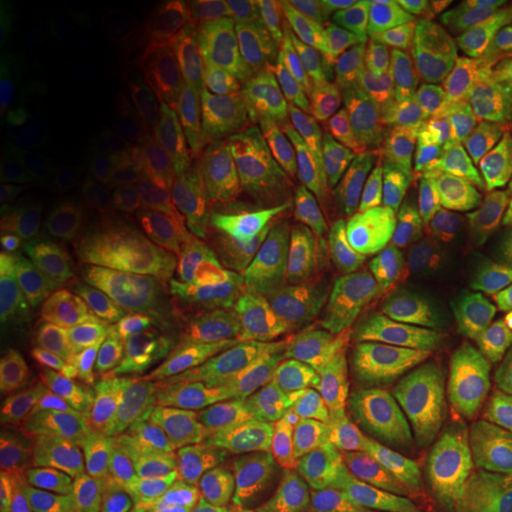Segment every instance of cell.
Returning a JSON list of instances; mask_svg holds the SVG:
<instances>
[{"instance_id":"6da1fadb","label":"cell","mask_w":512,"mask_h":512,"mask_svg":"<svg viewBox=\"0 0 512 512\" xmlns=\"http://www.w3.org/2000/svg\"><path fill=\"white\" fill-rule=\"evenodd\" d=\"M347 162L358 200L387 228L396 249L441 278L463 202L427 107L363 117Z\"/></svg>"},{"instance_id":"7a4b0ae2","label":"cell","mask_w":512,"mask_h":512,"mask_svg":"<svg viewBox=\"0 0 512 512\" xmlns=\"http://www.w3.org/2000/svg\"><path fill=\"white\" fill-rule=\"evenodd\" d=\"M475 55L470 5L458 0L401 5L375 29L356 62L354 88L363 117L427 107Z\"/></svg>"},{"instance_id":"3957f363","label":"cell","mask_w":512,"mask_h":512,"mask_svg":"<svg viewBox=\"0 0 512 512\" xmlns=\"http://www.w3.org/2000/svg\"><path fill=\"white\" fill-rule=\"evenodd\" d=\"M382 337L430 399L441 439L477 420L484 394L444 283L408 254H401V297Z\"/></svg>"},{"instance_id":"277c9868","label":"cell","mask_w":512,"mask_h":512,"mask_svg":"<svg viewBox=\"0 0 512 512\" xmlns=\"http://www.w3.org/2000/svg\"><path fill=\"white\" fill-rule=\"evenodd\" d=\"M434 131L465 209L498 233L510 221V152L494 100L491 62L475 55L427 105Z\"/></svg>"},{"instance_id":"5b68a950","label":"cell","mask_w":512,"mask_h":512,"mask_svg":"<svg viewBox=\"0 0 512 512\" xmlns=\"http://www.w3.org/2000/svg\"><path fill=\"white\" fill-rule=\"evenodd\" d=\"M441 283L482 394L503 392L512 368V335L505 316L501 233L465 207L448 240Z\"/></svg>"},{"instance_id":"8992f818","label":"cell","mask_w":512,"mask_h":512,"mask_svg":"<svg viewBox=\"0 0 512 512\" xmlns=\"http://www.w3.org/2000/svg\"><path fill=\"white\" fill-rule=\"evenodd\" d=\"M12 302L31 356L46 366L64 373L95 370L114 354L117 325L112 309L62 268L22 275L12 287Z\"/></svg>"},{"instance_id":"52a82bcc","label":"cell","mask_w":512,"mask_h":512,"mask_svg":"<svg viewBox=\"0 0 512 512\" xmlns=\"http://www.w3.org/2000/svg\"><path fill=\"white\" fill-rule=\"evenodd\" d=\"M354 366L363 384V444L427 477L441 441L427 394L384 337H377Z\"/></svg>"},{"instance_id":"ba28073f","label":"cell","mask_w":512,"mask_h":512,"mask_svg":"<svg viewBox=\"0 0 512 512\" xmlns=\"http://www.w3.org/2000/svg\"><path fill=\"white\" fill-rule=\"evenodd\" d=\"M292 290L283 318L330 361H356L382 332L370 323L339 275L335 261L316 235L302 233L292 242Z\"/></svg>"},{"instance_id":"9c48e42d","label":"cell","mask_w":512,"mask_h":512,"mask_svg":"<svg viewBox=\"0 0 512 512\" xmlns=\"http://www.w3.org/2000/svg\"><path fill=\"white\" fill-rule=\"evenodd\" d=\"M425 482L437 512H512V460L501 403H491L463 432L439 441Z\"/></svg>"},{"instance_id":"30bf717a","label":"cell","mask_w":512,"mask_h":512,"mask_svg":"<svg viewBox=\"0 0 512 512\" xmlns=\"http://www.w3.org/2000/svg\"><path fill=\"white\" fill-rule=\"evenodd\" d=\"M8 382L22 384L43 396L79 441L83 458L95 463H124L128 446L145 420V413L114 389L50 368L27 354L12 358Z\"/></svg>"},{"instance_id":"8fae6325","label":"cell","mask_w":512,"mask_h":512,"mask_svg":"<svg viewBox=\"0 0 512 512\" xmlns=\"http://www.w3.org/2000/svg\"><path fill=\"white\" fill-rule=\"evenodd\" d=\"M332 261L377 330H384L401 297V254L373 211L349 195L320 200Z\"/></svg>"},{"instance_id":"7c38bea8","label":"cell","mask_w":512,"mask_h":512,"mask_svg":"<svg viewBox=\"0 0 512 512\" xmlns=\"http://www.w3.org/2000/svg\"><path fill=\"white\" fill-rule=\"evenodd\" d=\"M249 72L261 93L280 107L306 110L330 95L342 74V48L328 31L290 22L254 41Z\"/></svg>"},{"instance_id":"4fadbf2b","label":"cell","mask_w":512,"mask_h":512,"mask_svg":"<svg viewBox=\"0 0 512 512\" xmlns=\"http://www.w3.org/2000/svg\"><path fill=\"white\" fill-rule=\"evenodd\" d=\"M41 162L29 140L5 138L0 157V285L10 292L38 240Z\"/></svg>"},{"instance_id":"5bb4252c","label":"cell","mask_w":512,"mask_h":512,"mask_svg":"<svg viewBox=\"0 0 512 512\" xmlns=\"http://www.w3.org/2000/svg\"><path fill=\"white\" fill-rule=\"evenodd\" d=\"M330 358L294 332L256 328L228 351L223 375L235 389L245 387H294L318 380Z\"/></svg>"},{"instance_id":"9a60e30c","label":"cell","mask_w":512,"mask_h":512,"mask_svg":"<svg viewBox=\"0 0 512 512\" xmlns=\"http://www.w3.org/2000/svg\"><path fill=\"white\" fill-rule=\"evenodd\" d=\"M316 380L294 387H245L228 396L223 432L238 451L268 465L285 425L311 396Z\"/></svg>"},{"instance_id":"2e32d148","label":"cell","mask_w":512,"mask_h":512,"mask_svg":"<svg viewBox=\"0 0 512 512\" xmlns=\"http://www.w3.org/2000/svg\"><path fill=\"white\" fill-rule=\"evenodd\" d=\"M0 446L5 458H83V448L50 403L22 384L8 382L0 408Z\"/></svg>"},{"instance_id":"e0dca14e","label":"cell","mask_w":512,"mask_h":512,"mask_svg":"<svg viewBox=\"0 0 512 512\" xmlns=\"http://www.w3.org/2000/svg\"><path fill=\"white\" fill-rule=\"evenodd\" d=\"M356 512H437L425 475L384 458L373 446H356L339 460Z\"/></svg>"},{"instance_id":"ac0fdd59","label":"cell","mask_w":512,"mask_h":512,"mask_svg":"<svg viewBox=\"0 0 512 512\" xmlns=\"http://www.w3.org/2000/svg\"><path fill=\"white\" fill-rule=\"evenodd\" d=\"M318 380L313 384L309 399L292 415L280 434L273 456L266 465L271 472H290L294 467L318 463H339L356 446L363 444L361 434L344 425L330 411Z\"/></svg>"},{"instance_id":"d6986e66","label":"cell","mask_w":512,"mask_h":512,"mask_svg":"<svg viewBox=\"0 0 512 512\" xmlns=\"http://www.w3.org/2000/svg\"><path fill=\"white\" fill-rule=\"evenodd\" d=\"M202 491L209 512H278L280 486L273 472L238 451L226 437L207 453Z\"/></svg>"},{"instance_id":"ffe728a7","label":"cell","mask_w":512,"mask_h":512,"mask_svg":"<svg viewBox=\"0 0 512 512\" xmlns=\"http://www.w3.org/2000/svg\"><path fill=\"white\" fill-rule=\"evenodd\" d=\"M202 432L200 415H145L121 467L131 479L147 484L176 477L195 460Z\"/></svg>"},{"instance_id":"44dd1931","label":"cell","mask_w":512,"mask_h":512,"mask_svg":"<svg viewBox=\"0 0 512 512\" xmlns=\"http://www.w3.org/2000/svg\"><path fill=\"white\" fill-rule=\"evenodd\" d=\"M278 512H356L339 463L304 465L285 472Z\"/></svg>"},{"instance_id":"7402d4cb","label":"cell","mask_w":512,"mask_h":512,"mask_svg":"<svg viewBox=\"0 0 512 512\" xmlns=\"http://www.w3.org/2000/svg\"><path fill=\"white\" fill-rule=\"evenodd\" d=\"M0 102L3 112L17 105L19 95L27 88L34 60V27H31L29 12L19 5H3L0 19Z\"/></svg>"},{"instance_id":"603a6c76","label":"cell","mask_w":512,"mask_h":512,"mask_svg":"<svg viewBox=\"0 0 512 512\" xmlns=\"http://www.w3.org/2000/svg\"><path fill=\"white\" fill-rule=\"evenodd\" d=\"M67 475V465L53 460L3 458L0 463V505L3 510H17L34 505L48 486Z\"/></svg>"},{"instance_id":"cb8c5ba5","label":"cell","mask_w":512,"mask_h":512,"mask_svg":"<svg viewBox=\"0 0 512 512\" xmlns=\"http://www.w3.org/2000/svg\"><path fill=\"white\" fill-rule=\"evenodd\" d=\"M183 72L181 53L164 43H145L133 50L128 62L131 88L140 98H157L169 91Z\"/></svg>"},{"instance_id":"d4e9b609","label":"cell","mask_w":512,"mask_h":512,"mask_svg":"<svg viewBox=\"0 0 512 512\" xmlns=\"http://www.w3.org/2000/svg\"><path fill=\"white\" fill-rule=\"evenodd\" d=\"M320 392L328 408L344 425L361 434L363 422V384L354 361H332L320 375Z\"/></svg>"},{"instance_id":"484cf974","label":"cell","mask_w":512,"mask_h":512,"mask_svg":"<svg viewBox=\"0 0 512 512\" xmlns=\"http://www.w3.org/2000/svg\"><path fill=\"white\" fill-rule=\"evenodd\" d=\"M470 5L477 34V53L489 62L512 57V0H486Z\"/></svg>"},{"instance_id":"4316f807","label":"cell","mask_w":512,"mask_h":512,"mask_svg":"<svg viewBox=\"0 0 512 512\" xmlns=\"http://www.w3.org/2000/svg\"><path fill=\"white\" fill-rule=\"evenodd\" d=\"M102 83H105V69L88 67L86 72H81L67 88H64L62 98L57 102V114H60L64 124H72L74 119H79L81 114L93 105Z\"/></svg>"},{"instance_id":"83f0119b","label":"cell","mask_w":512,"mask_h":512,"mask_svg":"<svg viewBox=\"0 0 512 512\" xmlns=\"http://www.w3.org/2000/svg\"><path fill=\"white\" fill-rule=\"evenodd\" d=\"M491 79H494V100L498 121H501V131L508 145L512 159V57L508 60L491 62Z\"/></svg>"},{"instance_id":"f1b7e54d","label":"cell","mask_w":512,"mask_h":512,"mask_svg":"<svg viewBox=\"0 0 512 512\" xmlns=\"http://www.w3.org/2000/svg\"><path fill=\"white\" fill-rule=\"evenodd\" d=\"M501 256H503V285H505V316L512 335V219L501 230Z\"/></svg>"},{"instance_id":"f546056e","label":"cell","mask_w":512,"mask_h":512,"mask_svg":"<svg viewBox=\"0 0 512 512\" xmlns=\"http://www.w3.org/2000/svg\"><path fill=\"white\" fill-rule=\"evenodd\" d=\"M501 415H503V427H505V439H508V451H510V460H512V375L505 382L503 392H501Z\"/></svg>"},{"instance_id":"4dcf8cb0","label":"cell","mask_w":512,"mask_h":512,"mask_svg":"<svg viewBox=\"0 0 512 512\" xmlns=\"http://www.w3.org/2000/svg\"><path fill=\"white\" fill-rule=\"evenodd\" d=\"M145 512H197V510L192 508V505H188V503L176 501V498H166V501L157 503L155 508H150V510H145Z\"/></svg>"},{"instance_id":"1f68e13d","label":"cell","mask_w":512,"mask_h":512,"mask_svg":"<svg viewBox=\"0 0 512 512\" xmlns=\"http://www.w3.org/2000/svg\"><path fill=\"white\" fill-rule=\"evenodd\" d=\"M10 512H17V510H10ZM53 512H105V510L93 508V505H76V508H60V510H53Z\"/></svg>"},{"instance_id":"d6a6232c","label":"cell","mask_w":512,"mask_h":512,"mask_svg":"<svg viewBox=\"0 0 512 512\" xmlns=\"http://www.w3.org/2000/svg\"><path fill=\"white\" fill-rule=\"evenodd\" d=\"M508 207H510V219H512V159H510V178H508Z\"/></svg>"}]
</instances>
